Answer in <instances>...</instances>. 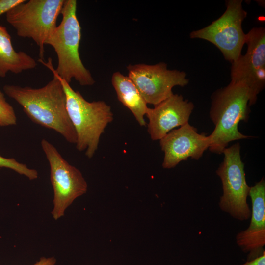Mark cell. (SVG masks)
Masks as SVG:
<instances>
[{"mask_svg":"<svg viewBox=\"0 0 265 265\" xmlns=\"http://www.w3.org/2000/svg\"><path fill=\"white\" fill-rule=\"evenodd\" d=\"M3 90L22 107L33 122L55 131L68 142L76 144L77 136L68 114L66 95L55 74L40 88L6 84Z\"/></svg>","mask_w":265,"mask_h":265,"instance_id":"1","label":"cell"},{"mask_svg":"<svg viewBox=\"0 0 265 265\" xmlns=\"http://www.w3.org/2000/svg\"><path fill=\"white\" fill-rule=\"evenodd\" d=\"M39 61L59 80L66 95L68 114L76 133V148L80 152L85 151L88 159L92 158L98 149L101 136L113 120L110 106L104 101L85 100L80 92L74 90L57 74L51 57L46 62Z\"/></svg>","mask_w":265,"mask_h":265,"instance_id":"2","label":"cell"},{"mask_svg":"<svg viewBox=\"0 0 265 265\" xmlns=\"http://www.w3.org/2000/svg\"><path fill=\"white\" fill-rule=\"evenodd\" d=\"M249 101L247 87L240 82L231 81L212 94L210 117L215 127L209 135L211 152L222 154L230 142L250 137L238 130L240 121L248 120Z\"/></svg>","mask_w":265,"mask_h":265,"instance_id":"3","label":"cell"},{"mask_svg":"<svg viewBox=\"0 0 265 265\" xmlns=\"http://www.w3.org/2000/svg\"><path fill=\"white\" fill-rule=\"evenodd\" d=\"M76 0H64L60 14L62 19L46 41L54 50L58 65L57 74L68 83L73 79L81 86H91L95 80L83 65L79 49L81 26L77 16Z\"/></svg>","mask_w":265,"mask_h":265,"instance_id":"4","label":"cell"},{"mask_svg":"<svg viewBox=\"0 0 265 265\" xmlns=\"http://www.w3.org/2000/svg\"><path fill=\"white\" fill-rule=\"evenodd\" d=\"M64 0H26L6 14V19L22 38L32 39L39 47V56L44 59V45L56 27V21Z\"/></svg>","mask_w":265,"mask_h":265,"instance_id":"5","label":"cell"},{"mask_svg":"<svg viewBox=\"0 0 265 265\" xmlns=\"http://www.w3.org/2000/svg\"><path fill=\"white\" fill-rule=\"evenodd\" d=\"M223 154V160L216 171L221 179L223 190L219 207L235 219L247 220L251 215V210L247 202L250 187L246 180L239 143L225 148Z\"/></svg>","mask_w":265,"mask_h":265,"instance_id":"6","label":"cell"},{"mask_svg":"<svg viewBox=\"0 0 265 265\" xmlns=\"http://www.w3.org/2000/svg\"><path fill=\"white\" fill-rule=\"evenodd\" d=\"M226 9L217 19L207 26L191 32V38L207 40L214 44L224 58L231 63L241 55L245 44L246 34L242 23L247 12L242 6V0L226 1Z\"/></svg>","mask_w":265,"mask_h":265,"instance_id":"7","label":"cell"},{"mask_svg":"<svg viewBox=\"0 0 265 265\" xmlns=\"http://www.w3.org/2000/svg\"><path fill=\"white\" fill-rule=\"evenodd\" d=\"M41 145L50 167L54 194L51 213L58 220L76 198L86 192L87 184L81 172L68 163L49 141L43 139Z\"/></svg>","mask_w":265,"mask_h":265,"instance_id":"8","label":"cell"},{"mask_svg":"<svg viewBox=\"0 0 265 265\" xmlns=\"http://www.w3.org/2000/svg\"><path fill=\"white\" fill-rule=\"evenodd\" d=\"M247 50L232 63L231 81L240 82L248 88L249 105H254L265 86V29L254 27L246 34Z\"/></svg>","mask_w":265,"mask_h":265,"instance_id":"9","label":"cell"},{"mask_svg":"<svg viewBox=\"0 0 265 265\" xmlns=\"http://www.w3.org/2000/svg\"><path fill=\"white\" fill-rule=\"evenodd\" d=\"M127 68L128 77L146 103L154 106L172 95L174 86L183 87L189 82L185 72L168 69L164 62L154 65L130 64Z\"/></svg>","mask_w":265,"mask_h":265,"instance_id":"10","label":"cell"},{"mask_svg":"<svg viewBox=\"0 0 265 265\" xmlns=\"http://www.w3.org/2000/svg\"><path fill=\"white\" fill-rule=\"evenodd\" d=\"M210 143L209 136L199 133L197 129L188 123L173 129L159 140L164 153L163 168H174L188 158L198 160Z\"/></svg>","mask_w":265,"mask_h":265,"instance_id":"11","label":"cell"},{"mask_svg":"<svg viewBox=\"0 0 265 265\" xmlns=\"http://www.w3.org/2000/svg\"><path fill=\"white\" fill-rule=\"evenodd\" d=\"M154 106L146 115L148 132L153 140H159L174 128L188 123L194 108L191 102L174 94Z\"/></svg>","mask_w":265,"mask_h":265,"instance_id":"12","label":"cell"},{"mask_svg":"<svg viewBox=\"0 0 265 265\" xmlns=\"http://www.w3.org/2000/svg\"><path fill=\"white\" fill-rule=\"evenodd\" d=\"M252 202L251 220L248 228L236 236L238 246L247 253V261L253 260L265 252V180H261L250 187L249 193Z\"/></svg>","mask_w":265,"mask_h":265,"instance_id":"13","label":"cell"},{"mask_svg":"<svg viewBox=\"0 0 265 265\" xmlns=\"http://www.w3.org/2000/svg\"><path fill=\"white\" fill-rule=\"evenodd\" d=\"M111 83L119 102L131 111L140 126H145L144 116L149 107L134 82L128 76L116 72L112 75Z\"/></svg>","mask_w":265,"mask_h":265,"instance_id":"14","label":"cell"},{"mask_svg":"<svg viewBox=\"0 0 265 265\" xmlns=\"http://www.w3.org/2000/svg\"><path fill=\"white\" fill-rule=\"evenodd\" d=\"M36 65L35 60L26 53L15 51L6 28L0 25V77H5L9 72L18 74L33 69Z\"/></svg>","mask_w":265,"mask_h":265,"instance_id":"15","label":"cell"},{"mask_svg":"<svg viewBox=\"0 0 265 265\" xmlns=\"http://www.w3.org/2000/svg\"><path fill=\"white\" fill-rule=\"evenodd\" d=\"M0 167L7 168L32 180L38 178L37 170L29 168L26 165L18 162L14 158H7L0 155Z\"/></svg>","mask_w":265,"mask_h":265,"instance_id":"16","label":"cell"},{"mask_svg":"<svg viewBox=\"0 0 265 265\" xmlns=\"http://www.w3.org/2000/svg\"><path fill=\"white\" fill-rule=\"evenodd\" d=\"M17 117L12 106L9 104L0 90V126L15 125Z\"/></svg>","mask_w":265,"mask_h":265,"instance_id":"17","label":"cell"},{"mask_svg":"<svg viewBox=\"0 0 265 265\" xmlns=\"http://www.w3.org/2000/svg\"><path fill=\"white\" fill-rule=\"evenodd\" d=\"M25 0H0V15L6 13L16 5L23 2Z\"/></svg>","mask_w":265,"mask_h":265,"instance_id":"18","label":"cell"},{"mask_svg":"<svg viewBox=\"0 0 265 265\" xmlns=\"http://www.w3.org/2000/svg\"><path fill=\"white\" fill-rule=\"evenodd\" d=\"M240 265H265V252L262 255Z\"/></svg>","mask_w":265,"mask_h":265,"instance_id":"19","label":"cell"},{"mask_svg":"<svg viewBox=\"0 0 265 265\" xmlns=\"http://www.w3.org/2000/svg\"><path fill=\"white\" fill-rule=\"evenodd\" d=\"M56 259L54 257L41 258L33 265H55Z\"/></svg>","mask_w":265,"mask_h":265,"instance_id":"20","label":"cell"}]
</instances>
